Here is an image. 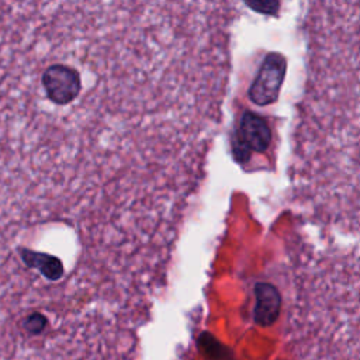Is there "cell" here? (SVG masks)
<instances>
[{"instance_id": "obj_1", "label": "cell", "mask_w": 360, "mask_h": 360, "mask_svg": "<svg viewBox=\"0 0 360 360\" xmlns=\"http://www.w3.org/2000/svg\"><path fill=\"white\" fill-rule=\"evenodd\" d=\"M284 70H285L284 59L280 55L273 53L266 56L250 87V91H249L250 100L259 105L274 103L280 93Z\"/></svg>"}, {"instance_id": "obj_2", "label": "cell", "mask_w": 360, "mask_h": 360, "mask_svg": "<svg viewBox=\"0 0 360 360\" xmlns=\"http://www.w3.org/2000/svg\"><path fill=\"white\" fill-rule=\"evenodd\" d=\"M239 145L248 152H262L267 149L270 143V128L264 118L245 112L238 131Z\"/></svg>"}, {"instance_id": "obj_3", "label": "cell", "mask_w": 360, "mask_h": 360, "mask_svg": "<svg viewBox=\"0 0 360 360\" xmlns=\"http://www.w3.org/2000/svg\"><path fill=\"white\" fill-rule=\"evenodd\" d=\"M257 308H256V318L259 321L269 322L278 315L280 308V298L277 292L269 285H260L257 290Z\"/></svg>"}, {"instance_id": "obj_4", "label": "cell", "mask_w": 360, "mask_h": 360, "mask_svg": "<svg viewBox=\"0 0 360 360\" xmlns=\"http://www.w3.org/2000/svg\"><path fill=\"white\" fill-rule=\"evenodd\" d=\"M248 6L259 13L271 14L278 10V0H246Z\"/></svg>"}]
</instances>
